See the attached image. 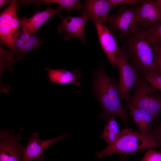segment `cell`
<instances>
[{
    "label": "cell",
    "mask_w": 161,
    "mask_h": 161,
    "mask_svg": "<svg viewBox=\"0 0 161 161\" xmlns=\"http://www.w3.org/2000/svg\"><path fill=\"white\" fill-rule=\"evenodd\" d=\"M123 38L120 48L137 71L143 76L157 72L158 51L155 44L149 40L144 30L140 29Z\"/></svg>",
    "instance_id": "6da1fadb"
},
{
    "label": "cell",
    "mask_w": 161,
    "mask_h": 161,
    "mask_svg": "<svg viewBox=\"0 0 161 161\" xmlns=\"http://www.w3.org/2000/svg\"><path fill=\"white\" fill-rule=\"evenodd\" d=\"M92 87L94 94L102 108V119L108 120L111 116L115 115L127 125L129 118L121 103L118 83L113 76L106 74L103 63L95 72Z\"/></svg>",
    "instance_id": "7a4b0ae2"
},
{
    "label": "cell",
    "mask_w": 161,
    "mask_h": 161,
    "mask_svg": "<svg viewBox=\"0 0 161 161\" xmlns=\"http://www.w3.org/2000/svg\"><path fill=\"white\" fill-rule=\"evenodd\" d=\"M157 148H161V142L149 134H142L126 127L121 129L120 135L114 142L97 152L95 155L98 159L115 154L127 157L129 155L135 154L140 150Z\"/></svg>",
    "instance_id": "3957f363"
},
{
    "label": "cell",
    "mask_w": 161,
    "mask_h": 161,
    "mask_svg": "<svg viewBox=\"0 0 161 161\" xmlns=\"http://www.w3.org/2000/svg\"><path fill=\"white\" fill-rule=\"evenodd\" d=\"M134 87L133 94L126 100V106L145 111L157 124L161 112V97L156 89L149 85L142 75H139Z\"/></svg>",
    "instance_id": "277c9868"
},
{
    "label": "cell",
    "mask_w": 161,
    "mask_h": 161,
    "mask_svg": "<svg viewBox=\"0 0 161 161\" xmlns=\"http://www.w3.org/2000/svg\"><path fill=\"white\" fill-rule=\"evenodd\" d=\"M17 4V1L12 0L0 15L1 42L14 53V42L18 37L20 27L19 18L16 13Z\"/></svg>",
    "instance_id": "5b68a950"
},
{
    "label": "cell",
    "mask_w": 161,
    "mask_h": 161,
    "mask_svg": "<svg viewBox=\"0 0 161 161\" xmlns=\"http://www.w3.org/2000/svg\"><path fill=\"white\" fill-rule=\"evenodd\" d=\"M136 7L124 6L120 7L116 14L110 16L107 27L119 33L121 38L129 36L141 29L137 18Z\"/></svg>",
    "instance_id": "8992f818"
},
{
    "label": "cell",
    "mask_w": 161,
    "mask_h": 161,
    "mask_svg": "<svg viewBox=\"0 0 161 161\" xmlns=\"http://www.w3.org/2000/svg\"><path fill=\"white\" fill-rule=\"evenodd\" d=\"M120 76L118 89L121 102L127 100L130 95V91L134 87L139 75L138 72L129 63L127 58L120 48L117 60Z\"/></svg>",
    "instance_id": "52a82bcc"
},
{
    "label": "cell",
    "mask_w": 161,
    "mask_h": 161,
    "mask_svg": "<svg viewBox=\"0 0 161 161\" xmlns=\"http://www.w3.org/2000/svg\"><path fill=\"white\" fill-rule=\"evenodd\" d=\"M14 131H0V161H22L24 147L19 141L23 137L19 133L15 135Z\"/></svg>",
    "instance_id": "ba28073f"
},
{
    "label": "cell",
    "mask_w": 161,
    "mask_h": 161,
    "mask_svg": "<svg viewBox=\"0 0 161 161\" xmlns=\"http://www.w3.org/2000/svg\"><path fill=\"white\" fill-rule=\"evenodd\" d=\"M70 136L65 134L54 138L41 140L38 132L30 134L27 144L24 147L22 161H42L45 158L43 153L47 148L55 143Z\"/></svg>",
    "instance_id": "9c48e42d"
},
{
    "label": "cell",
    "mask_w": 161,
    "mask_h": 161,
    "mask_svg": "<svg viewBox=\"0 0 161 161\" xmlns=\"http://www.w3.org/2000/svg\"><path fill=\"white\" fill-rule=\"evenodd\" d=\"M93 23L95 27L102 48L112 68L117 66L120 47L118 46L113 32L104 24L98 21Z\"/></svg>",
    "instance_id": "30bf717a"
},
{
    "label": "cell",
    "mask_w": 161,
    "mask_h": 161,
    "mask_svg": "<svg viewBox=\"0 0 161 161\" xmlns=\"http://www.w3.org/2000/svg\"><path fill=\"white\" fill-rule=\"evenodd\" d=\"M138 25L141 29H148L161 22V8L155 0H145L136 8Z\"/></svg>",
    "instance_id": "8fae6325"
},
{
    "label": "cell",
    "mask_w": 161,
    "mask_h": 161,
    "mask_svg": "<svg viewBox=\"0 0 161 161\" xmlns=\"http://www.w3.org/2000/svg\"><path fill=\"white\" fill-rule=\"evenodd\" d=\"M62 22L58 26L57 32L59 33H64L65 40H69L76 37L78 38L83 44H85L86 41L84 35L85 25L89 20L85 16L82 15L79 16H68L63 18L61 15Z\"/></svg>",
    "instance_id": "7c38bea8"
},
{
    "label": "cell",
    "mask_w": 161,
    "mask_h": 161,
    "mask_svg": "<svg viewBox=\"0 0 161 161\" xmlns=\"http://www.w3.org/2000/svg\"><path fill=\"white\" fill-rule=\"evenodd\" d=\"M112 8L109 0H86L81 10L82 15L93 22H108L109 11Z\"/></svg>",
    "instance_id": "4fadbf2b"
},
{
    "label": "cell",
    "mask_w": 161,
    "mask_h": 161,
    "mask_svg": "<svg viewBox=\"0 0 161 161\" xmlns=\"http://www.w3.org/2000/svg\"><path fill=\"white\" fill-rule=\"evenodd\" d=\"M58 7L52 8L49 6L41 12L37 11L31 17L19 18L20 27L22 31L30 35L35 34L38 29L49 19L57 15L60 16L59 12L62 10Z\"/></svg>",
    "instance_id": "5bb4252c"
},
{
    "label": "cell",
    "mask_w": 161,
    "mask_h": 161,
    "mask_svg": "<svg viewBox=\"0 0 161 161\" xmlns=\"http://www.w3.org/2000/svg\"><path fill=\"white\" fill-rule=\"evenodd\" d=\"M46 70L50 83L61 85L72 83L77 87L80 85L81 72L77 69L72 72L63 69H52L48 68Z\"/></svg>",
    "instance_id": "9a60e30c"
},
{
    "label": "cell",
    "mask_w": 161,
    "mask_h": 161,
    "mask_svg": "<svg viewBox=\"0 0 161 161\" xmlns=\"http://www.w3.org/2000/svg\"><path fill=\"white\" fill-rule=\"evenodd\" d=\"M126 107L129 109L130 116L139 132L142 134H147L151 131L154 123L149 114L139 108L126 105Z\"/></svg>",
    "instance_id": "2e32d148"
},
{
    "label": "cell",
    "mask_w": 161,
    "mask_h": 161,
    "mask_svg": "<svg viewBox=\"0 0 161 161\" xmlns=\"http://www.w3.org/2000/svg\"><path fill=\"white\" fill-rule=\"evenodd\" d=\"M120 130L115 116H112L108 120L100 138L104 140L109 145L111 144L119 137Z\"/></svg>",
    "instance_id": "e0dca14e"
},
{
    "label": "cell",
    "mask_w": 161,
    "mask_h": 161,
    "mask_svg": "<svg viewBox=\"0 0 161 161\" xmlns=\"http://www.w3.org/2000/svg\"><path fill=\"white\" fill-rule=\"evenodd\" d=\"M32 4L44 3L49 4L55 3L58 4L59 7L62 10H66L69 13L73 9L79 10L82 8L83 5L81 2L78 0H32Z\"/></svg>",
    "instance_id": "ac0fdd59"
},
{
    "label": "cell",
    "mask_w": 161,
    "mask_h": 161,
    "mask_svg": "<svg viewBox=\"0 0 161 161\" xmlns=\"http://www.w3.org/2000/svg\"><path fill=\"white\" fill-rule=\"evenodd\" d=\"M144 30L149 40L154 43L161 41V22Z\"/></svg>",
    "instance_id": "d6986e66"
},
{
    "label": "cell",
    "mask_w": 161,
    "mask_h": 161,
    "mask_svg": "<svg viewBox=\"0 0 161 161\" xmlns=\"http://www.w3.org/2000/svg\"><path fill=\"white\" fill-rule=\"evenodd\" d=\"M143 77L150 85L161 91V75L157 72H152Z\"/></svg>",
    "instance_id": "ffe728a7"
},
{
    "label": "cell",
    "mask_w": 161,
    "mask_h": 161,
    "mask_svg": "<svg viewBox=\"0 0 161 161\" xmlns=\"http://www.w3.org/2000/svg\"><path fill=\"white\" fill-rule=\"evenodd\" d=\"M149 148L140 161H161V152Z\"/></svg>",
    "instance_id": "44dd1931"
},
{
    "label": "cell",
    "mask_w": 161,
    "mask_h": 161,
    "mask_svg": "<svg viewBox=\"0 0 161 161\" xmlns=\"http://www.w3.org/2000/svg\"><path fill=\"white\" fill-rule=\"evenodd\" d=\"M113 7L123 4L131 5L137 7L143 2L142 0H109Z\"/></svg>",
    "instance_id": "7402d4cb"
},
{
    "label": "cell",
    "mask_w": 161,
    "mask_h": 161,
    "mask_svg": "<svg viewBox=\"0 0 161 161\" xmlns=\"http://www.w3.org/2000/svg\"><path fill=\"white\" fill-rule=\"evenodd\" d=\"M149 134L156 140L161 142V123Z\"/></svg>",
    "instance_id": "603a6c76"
},
{
    "label": "cell",
    "mask_w": 161,
    "mask_h": 161,
    "mask_svg": "<svg viewBox=\"0 0 161 161\" xmlns=\"http://www.w3.org/2000/svg\"><path fill=\"white\" fill-rule=\"evenodd\" d=\"M158 54L157 72L161 75V41L155 43Z\"/></svg>",
    "instance_id": "cb8c5ba5"
},
{
    "label": "cell",
    "mask_w": 161,
    "mask_h": 161,
    "mask_svg": "<svg viewBox=\"0 0 161 161\" xmlns=\"http://www.w3.org/2000/svg\"><path fill=\"white\" fill-rule=\"evenodd\" d=\"M38 46L28 42H25L21 51L22 57L24 55L35 49Z\"/></svg>",
    "instance_id": "d4e9b609"
},
{
    "label": "cell",
    "mask_w": 161,
    "mask_h": 161,
    "mask_svg": "<svg viewBox=\"0 0 161 161\" xmlns=\"http://www.w3.org/2000/svg\"><path fill=\"white\" fill-rule=\"evenodd\" d=\"M40 41V38L35 34H32L30 36L27 42L38 46L39 44Z\"/></svg>",
    "instance_id": "484cf974"
},
{
    "label": "cell",
    "mask_w": 161,
    "mask_h": 161,
    "mask_svg": "<svg viewBox=\"0 0 161 161\" xmlns=\"http://www.w3.org/2000/svg\"><path fill=\"white\" fill-rule=\"evenodd\" d=\"M31 35L22 31L19 32L18 37L26 42L28 41Z\"/></svg>",
    "instance_id": "4316f807"
},
{
    "label": "cell",
    "mask_w": 161,
    "mask_h": 161,
    "mask_svg": "<svg viewBox=\"0 0 161 161\" xmlns=\"http://www.w3.org/2000/svg\"><path fill=\"white\" fill-rule=\"evenodd\" d=\"M11 1L9 0H0V8H1L4 5L9 2H10Z\"/></svg>",
    "instance_id": "83f0119b"
},
{
    "label": "cell",
    "mask_w": 161,
    "mask_h": 161,
    "mask_svg": "<svg viewBox=\"0 0 161 161\" xmlns=\"http://www.w3.org/2000/svg\"><path fill=\"white\" fill-rule=\"evenodd\" d=\"M155 1L157 5L161 8V0H156Z\"/></svg>",
    "instance_id": "f1b7e54d"
},
{
    "label": "cell",
    "mask_w": 161,
    "mask_h": 161,
    "mask_svg": "<svg viewBox=\"0 0 161 161\" xmlns=\"http://www.w3.org/2000/svg\"><path fill=\"white\" fill-rule=\"evenodd\" d=\"M120 156V160L119 161H125L126 157H123L122 156Z\"/></svg>",
    "instance_id": "f546056e"
},
{
    "label": "cell",
    "mask_w": 161,
    "mask_h": 161,
    "mask_svg": "<svg viewBox=\"0 0 161 161\" xmlns=\"http://www.w3.org/2000/svg\"></svg>",
    "instance_id": "4dcf8cb0"
}]
</instances>
